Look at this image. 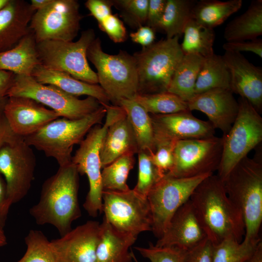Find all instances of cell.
Masks as SVG:
<instances>
[{"label": "cell", "mask_w": 262, "mask_h": 262, "mask_svg": "<svg viewBox=\"0 0 262 262\" xmlns=\"http://www.w3.org/2000/svg\"><path fill=\"white\" fill-rule=\"evenodd\" d=\"M207 238L213 245L228 239L241 242L245 225L240 210L228 197L223 181L212 174L195 188L189 199Z\"/></svg>", "instance_id": "1"}, {"label": "cell", "mask_w": 262, "mask_h": 262, "mask_svg": "<svg viewBox=\"0 0 262 262\" xmlns=\"http://www.w3.org/2000/svg\"><path fill=\"white\" fill-rule=\"evenodd\" d=\"M79 173L72 162L59 166L43 183L38 202L29 210L39 225L54 226L61 236L69 232L81 216L78 200Z\"/></svg>", "instance_id": "2"}, {"label": "cell", "mask_w": 262, "mask_h": 262, "mask_svg": "<svg viewBox=\"0 0 262 262\" xmlns=\"http://www.w3.org/2000/svg\"><path fill=\"white\" fill-rule=\"evenodd\" d=\"M239 161L223 180L226 193L241 212L245 225L244 242L258 244L262 222L261 150Z\"/></svg>", "instance_id": "3"}, {"label": "cell", "mask_w": 262, "mask_h": 262, "mask_svg": "<svg viewBox=\"0 0 262 262\" xmlns=\"http://www.w3.org/2000/svg\"><path fill=\"white\" fill-rule=\"evenodd\" d=\"M106 114V109L102 105L80 119L60 117L24 139L28 145L54 158L59 166H63L71 163L74 146L80 144L94 126L101 124Z\"/></svg>", "instance_id": "4"}, {"label": "cell", "mask_w": 262, "mask_h": 262, "mask_svg": "<svg viewBox=\"0 0 262 262\" xmlns=\"http://www.w3.org/2000/svg\"><path fill=\"white\" fill-rule=\"evenodd\" d=\"M104 107L106 114L104 124L96 125L89 131L71 160L79 174H85L88 178L89 189L83 206L93 217L102 212L101 146L109 126L125 112L120 106L110 104Z\"/></svg>", "instance_id": "5"}, {"label": "cell", "mask_w": 262, "mask_h": 262, "mask_svg": "<svg viewBox=\"0 0 262 262\" xmlns=\"http://www.w3.org/2000/svg\"><path fill=\"white\" fill-rule=\"evenodd\" d=\"M87 58L95 66L98 83L113 105L123 99H132L138 93V77L133 55L120 50L116 54L105 52L101 41L94 39L87 50Z\"/></svg>", "instance_id": "6"}, {"label": "cell", "mask_w": 262, "mask_h": 262, "mask_svg": "<svg viewBox=\"0 0 262 262\" xmlns=\"http://www.w3.org/2000/svg\"><path fill=\"white\" fill-rule=\"evenodd\" d=\"M179 41L178 36L162 39L133 53L138 94L167 91L176 68L184 55Z\"/></svg>", "instance_id": "7"}, {"label": "cell", "mask_w": 262, "mask_h": 262, "mask_svg": "<svg viewBox=\"0 0 262 262\" xmlns=\"http://www.w3.org/2000/svg\"><path fill=\"white\" fill-rule=\"evenodd\" d=\"M96 38L92 29L82 32L76 42L47 40L37 43L40 65L66 73L74 78L91 84H98L96 72L87 61V50Z\"/></svg>", "instance_id": "8"}, {"label": "cell", "mask_w": 262, "mask_h": 262, "mask_svg": "<svg viewBox=\"0 0 262 262\" xmlns=\"http://www.w3.org/2000/svg\"><path fill=\"white\" fill-rule=\"evenodd\" d=\"M236 118L223 143L217 175L223 180L235 165L262 141V117L245 98L238 99Z\"/></svg>", "instance_id": "9"}, {"label": "cell", "mask_w": 262, "mask_h": 262, "mask_svg": "<svg viewBox=\"0 0 262 262\" xmlns=\"http://www.w3.org/2000/svg\"><path fill=\"white\" fill-rule=\"evenodd\" d=\"M7 97L31 98L50 108L60 117L70 119L82 118L102 105L93 97L79 99L55 86L40 83L31 76L16 75Z\"/></svg>", "instance_id": "10"}, {"label": "cell", "mask_w": 262, "mask_h": 262, "mask_svg": "<svg viewBox=\"0 0 262 262\" xmlns=\"http://www.w3.org/2000/svg\"><path fill=\"white\" fill-rule=\"evenodd\" d=\"M211 175L178 178L165 174L153 187L147 199L152 216L151 231L156 237L162 236L175 213L190 199L196 186Z\"/></svg>", "instance_id": "11"}, {"label": "cell", "mask_w": 262, "mask_h": 262, "mask_svg": "<svg viewBox=\"0 0 262 262\" xmlns=\"http://www.w3.org/2000/svg\"><path fill=\"white\" fill-rule=\"evenodd\" d=\"M103 218L119 231L138 236L151 231L152 216L147 197L133 189L103 190Z\"/></svg>", "instance_id": "12"}, {"label": "cell", "mask_w": 262, "mask_h": 262, "mask_svg": "<svg viewBox=\"0 0 262 262\" xmlns=\"http://www.w3.org/2000/svg\"><path fill=\"white\" fill-rule=\"evenodd\" d=\"M223 143V137L215 136L177 141L173 167L165 174L186 178L213 174L220 163Z\"/></svg>", "instance_id": "13"}, {"label": "cell", "mask_w": 262, "mask_h": 262, "mask_svg": "<svg viewBox=\"0 0 262 262\" xmlns=\"http://www.w3.org/2000/svg\"><path fill=\"white\" fill-rule=\"evenodd\" d=\"M36 158L24 137L15 135L0 148V173L6 184L12 204L28 193L34 179Z\"/></svg>", "instance_id": "14"}, {"label": "cell", "mask_w": 262, "mask_h": 262, "mask_svg": "<svg viewBox=\"0 0 262 262\" xmlns=\"http://www.w3.org/2000/svg\"><path fill=\"white\" fill-rule=\"evenodd\" d=\"M76 0H53L36 11L30 23L36 43L47 40L72 41L78 35L82 16Z\"/></svg>", "instance_id": "15"}, {"label": "cell", "mask_w": 262, "mask_h": 262, "mask_svg": "<svg viewBox=\"0 0 262 262\" xmlns=\"http://www.w3.org/2000/svg\"><path fill=\"white\" fill-rule=\"evenodd\" d=\"M150 115L155 147L163 143L214 136L215 129L210 122L196 117L190 111Z\"/></svg>", "instance_id": "16"}, {"label": "cell", "mask_w": 262, "mask_h": 262, "mask_svg": "<svg viewBox=\"0 0 262 262\" xmlns=\"http://www.w3.org/2000/svg\"><path fill=\"white\" fill-rule=\"evenodd\" d=\"M100 223L89 220L50 241L58 262H96Z\"/></svg>", "instance_id": "17"}, {"label": "cell", "mask_w": 262, "mask_h": 262, "mask_svg": "<svg viewBox=\"0 0 262 262\" xmlns=\"http://www.w3.org/2000/svg\"><path fill=\"white\" fill-rule=\"evenodd\" d=\"M3 113L16 135L29 136L60 116L35 100L24 97H8Z\"/></svg>", "instance_id": "18"}, {"label": "cell", "mask_w": 262, "mask_h": 262, "mask_svg": "<svg viewBox=\"0 0 262 262\" xmlns=\"http://www.w3.org/2000/svg\"><path fill=\"white\" fill-rule=\"evenodd\" d=\"M223 59L230 75V89L246 99L260 113L262 111V69L240 52L225 51Z\"/></svg>", "instance_id": "19"}, {"label": "cell", "mask_w": 262, "mask_h": 262, "mask_svg": "<svg viewBox=\"0 0 262 262\" xmlns=\"http://www.w3.org/2000/svg\"><path fill=\"white\" fill-rule=\"evenodd\" d=\"M187 102L190 111L204 113L214 129L228 133L238 114V101L229 89L217 88L195 95Z\"/></svg>", "instance_id": "20"}, {"label": "cell", "mask_w": 262, "mask_h": 262, "mask_svg": "<svg viewBox=\"0 0 262 262\" xmlns=\"http://www.w3.org/2000/svg\"><path fill=\"white\" fill-rule=\"evenodd\" d=\"M206 238L189 199L175 213L155 245L188 250Z\"/></svg>", "instance_id": "21"}, {"label": "cell", "mask_w": 262, "mask_h": 262, "mask_svg": "<svg viewBox=\"0 0 262 262\" xmlns=\"http://www.w3.org/2000/svg\"><path fill=\"white\" fill-rule=\"evenodd\" d=\"M35 12L23 0H8L0 9V52L14 48L28 34Z\"/></svg>", "instance_id": "22"}, {"label": "cell", "mask_w": 262, "mask_h": 262, "mask_svg": "<svg viewBox=\"0 0 262 262\" xmlns=\"http://www.w3.org/2000/svg\"><path fill=\"white\" fill-rule=\"evenodd\" d=\"M138 152L136 138L125 112L106 132L100 151L102 169L124 154Z\"/></svg>", "instance_id": "23"}, {"label": "cell", "mask_w": 262, "mask_h": 262, "mask_svg": "<svg viewBox=\"0 0 262 262\" xmlns=\"http://www.w3.org/2000/svg\"><path fill=\"white\" fill-rule=\"evenodd\" d=\"M31 76L40 83L55 86L73 96L85 95L96 98L103 106L110 105L109 98L98 84L81 81L66 73L51 69L41 65L36 66Z\"/></svg>", "instance_id": "24"}, {"label": "cell", "mask_w": 262, "mask_h": 262, "mask_svg": "<svg viewBox=\"0 0 262 262\" xmlns=\"http://www.w3.org/2000/svg\"><path fill=\"white\" fill-rule=\"evenodd\" d=\"M138 236L118 230L103 218L96 262H132L130 248Z\"/></svg>", "instance_id": "25"}, {"label": "cell", "mask_w": 262, "mask_h": 262, "mask_svg": "<svg viewBox=\"0 0 262 262\" xmlns=\"http://www.w3.org/2000/svg\"><path fill=\"white\" fill-rule=\"evenodd\" d=\"M36 45L31 31L14 48L0 52V70L16 75L31 76L34 68L40 65Z\"/></svg>", "instance_id": "26"}, {"label": "cell", "mask_w": 262, "mask_h": 262, "mask_svg": "<svg viewBox=\"0 0 262 262\" xmlns=\"http://www.w3.org/2000/svg\"><path fill=\"white\" fill-rule=\"evenodd\" d=\"M262 34V0H253L247 10L229 22L224 37L227 42L251 40Z\"/></svg>", "instance_id": "27"}, {"label": "cell", "mask_w": 262, "mask_h": 262, "mask_svg": "<svg viewBox=\"0 0 262 262\" xmlns=\"http://www.w3.org/2000/svg\"><path fill=\"white\" fill-rule=\"evenodd\" d=\"M204 58L195 54H184L172 78L168 92L185 101L195 96L197 78Z\"/></svg>", "instance_id": "28"}, {"label": "cell", "mask_w": 262, "mask_h": 262, "mask_svg": "<svg viewBox=\"0 0 262 262\" xmlns=\"http://www.w3.org/2000/svg\"><path fill=\"white\" fill-rule=\"evenodd\" d=\"M118 106L124 109L130 122L138 151H144L149 155L154 153L156 147L150 114L133 99H123Z\"/></svg>", "instance_id": "29"}, {"label": "cell", "mask_w": 262, "mask_h": 262, "mask_svg": "<svg viewBox=\"0 0 262 262\" xmlns=\"http://www.w3.org/2000/svg\"><path fill=\"white\" fill-rule=\"evenodd\" d=\"M242 3V0L196 1L192 10V18L204 26L213 29L237 12L241 8Z\"/></svg>", "instance_id": "30"}, {"label": "cell", "mask_w": 262, "mask_h": 262, "mask_svg": "<svg viewBox=\"0 0 262 262\" xmlns=\"http://www.w3.org/2000/svg\"><path fill=\"white\" fill-rule=\"evenodd\" d=\"M230 89V75L222 56L213 54L204 59L195 87V95L207 91Z\"/></svg>", "instance_id": "31"}, {"label": "cell", "mask_w": 262, "mask_h": 262, "mask_svg": "<svg viewBox=\"0 0 262 262\" xmlns=\"http://www.w3.org/2000/svg\"><path fill=\"white\" fill-rule=\"evenodd\" d=\"M196 2L192 0H167L164 13L156 31L163 32L167 39L180 37L192 17Z\"/></svg>", "instance_id": "32"}, {"label": "cell", "mask_w": 262, "mask_h": 262, "mask_svg": "<svg viewBox=\"0 0 262 262\" xmlns=\"http://www.w3.org/2000/svg\"><path fill=\"white\" fill-rule=\"evenodd\" d=\"M183 39L180 44L184 54H195L205 58L214 54L215 33L213 29L204 26L192 17L186 24Z\"/></svg>", "instance_id": "33"}, {"label": "cell", "mask_w": 262, "mask_h": 262, "mask_svg": "<svg viewBox=\"0 0 262 262\" xmlns=\"http://www.w3.org/2000/svg\"><path fill=\"white\" fill-rule=\"evenodd\" d=\"M132 99L150 115H166L189 111L186 101L168 91L137 94Z\"/></svg>", "instance_id": "34"}, {"label": "cell", "mask_w": 262, "mask_h": 262, "mask_svg": "<svg viewBox=\"0 0 262 262\" xmlns=\"http://www.w3.org/2000/svg\"><path fill=\"white\" fill-rule=\"evenodd\" d=\"M134 154H124L102 169L103 190L126 191L130 189L127 181L135 164Z\"/></svg>", "instance_id": "35"}, {"label": "cell", "mask_w": 262, "mask_h": 262, "mask_svg": "<svg viewBox=\"0 0 262 262\" xmlns=\"http://www.w3.org/2000/svg\"><path fill=\"white\" fill-rule=\"evenodd\" d=\"M25 242L26 251L17 262H58L50 241L41 231L30 230Z\"/></svg>", "instance_id": "36"}, {"label": "cell", "mask_w": 262, "mask_h": 262, "mask_svg": "<svg viewBox=\"0 0 262 262\" xmlns=\"http://www.w3.org/2000/svg\"><path fill=\"white\" fill-rule=\"evenodd\" d=\"M258 244L226 239L213 245V262H243L253 253Z\"/></svg>", "instance_id": "37"}, {"label": "cell", "mask_w": 262, "mask_h": 262, "mask_svg": "<svg viewBox=\"0 0 262 262\" xmlns=\"http://www.w3.org/2000/svg\"><path fill=\"white\" fill-rule=\"evenodd\" d=\"M137 154L138 179L133 189L140 195L147 197L151 189L163 177L152 163L148 153L139 151Z\"/></svg>", "instance_id": "38"}, {"label": "cell", "mask_w": 262, "mask_h": 262, "mask_svg": "<svg viewBox=\"0 0 262 262\" xmlns=\"http://www.w3.org/2000/svg\"><path fill=\"white\" fill-rule=\"evenodd\" d=\"M113 6L131 27L137 29L146 25L148 0H112Z\"/></svg>", "instance_id": "39"}, {"label": "cell", "mask_w": 262, "mask_h": 262, "mask_svg": "<svg viewBox=\"0 0 262 262\" xmlns=\"http://www.w3.org/2000/svg\"><path fill=\"white\" fill-rule=\"evenodd\" d=\"M134 248L150 262H186L187 250L177 247H160L149 243L147 247Z\"/></svg>", "instance_id": "40"}, {"label": "cell", "mask_w": 262, "mask_h": 262, "mask_svg": "<svg viewBox=\"0 0 262 262\" xmlns=\"http://www.w3.org/2000/svg\"><path fill=\"white\" fill-rule=\"evenodd\" d=\"M176 142L160 144L156 147L154 153L150 155L152 163L163 177L169 172L173 167Z\"/></svg>", "instance_id": "41"}, {"label": "cell", "mask_w": 262, "mask_h": 262, "mask_svg": "<svg viewBox=\"0 0 262 262\" xmlns=\"http://www.w3.org/2000/svg\"><path fill=\"white\" fill-rule=\"evenodd\" d=\"M100 30L104 32L115 43H122L127 39V32L122 21L116 14H111L98 23Z\"/></svg>", "instance_id": "42"}, {"label": "cell", "mask_w": 262, "mask_h": 262, "mask_svg": "<svg viewBox=\"0 0 262 262\" xmlns=\"http://www.w3.org/2000/svg\"><path fill=\"white\" fill-rule=\"evenodd\" d=\"M213 244L207 238L187 250L186 262H213Z\"/></svg>", "instance_id": "43"}, {"label": "cell", "mask_w": 262, "mask_h": 262, "mask_svg": "<svg viewBox=\"0 0 262 262\" xmlns=\"http://www.w3.org/2000/svg\"><path fill=\"white\" fill-rule=\"evenodd\" d=\"M223 48L225 51H250L262 58V40L260 38L249 41L227 42L223 44Z\"/></svg>", "instance_id": "44"}, {"label": "cell", "mask_w": 262, "mask_h": 262, "mask_svg": "<svg viewBox=\"0 0 262 262\" xmlns=\"http://www.w3.org/2000/svg\"><path fill=\"white\" fill-rule=\"evenodd\" d=\"M85 6L98 23L112 14L113 4L112 0H87Z\"/></svg>", "instance_id": "45"}, {"label": "cell", "mask_w": 262, "mask_h": 262, "mask_svg": "<svg viewBox=\"0 0 262 262\" xmlns=\"http://www.w3.org/2000/svg\"><path fill=\"white\" fill-rule=\"evenodd\" d=\"M167 0H148L146 25L156 31L164 12Z\"/></svg>", "instance_id": "46"}, {"label": "cell", "mask_w": 262, "mask_h": 262, "mask_svg": "<svg viewBox=\"0 0 262 262\" xmlns=\"http://www.w3.org/2000/svg\"><path fill=\"white\" fill-rule=\"evenodd\" d=\"M131 41L147 47L153 44L155 39V31L148 26L144 25L138 28L135 32L130 34Z\"/></svg>", "instance_id": "47"}, {"label": "cell", "mask_w": 262, "mask_h": 262, "mask_svg": "<svg viewBox=\"0 0 262 262\" xmlns=\"http://www.w3.org/2000/svg\"><path fill=\"white\" fill-rule=\"evenodd\" d=\"M12 203L9 199L6 184L0 173V227L3 228Z\"/></svg>", "instance_id": "48"}, {"label": "cell", "mask_w": 262, "mask_h": 262, "mask_svg": "<svg viewBox=\"0 0 262 262\" xmlns=\"http://www.w3.org/2000/svg\"><path fill=\"white\" fill-rule=\"evenodd\" d=\"M15 76L13 72L0 70V110H3L8 98V92L13 84Z\"/></svg>", "instance_id": "49"}, {"label": "cell", "mask_w": 262, "mask_h": 262, "mask_svg": "<svg viewBox=\"0 0 262 262\" xmlns=\"http://www.w3.org/2000/svg\"><path fill=\"white\" fill-rule=\"evenodd\" d=\"M15 135L3 115V110H0V148Z\"/></svg>", "instance_id": "50"}, {"label": "cell", "mask_w": 262, "mask_h": 262, "mask_svg": "<svg viewBox=\"0 0 262 262\" xmlns=\"http://www.w3.org/2000/svg\"><path fill=\"white\" fill-rule=\"evenodd\" d=\"M243 262H262V243L261 241L259 242L251 256Z\"/></svg>", "instance_id": "51"}, {"label": "cell", "mask_w": 262, "mask_h": 262, "mask_svg": "<svg viewBox=\"0 0 262 262\" xmlns=\"http://www.w3.org/2000/svg\"><path fill=\"white\" fill-rule=\"evenodd\" d=\"M53 0H32L30 5L33 11L36 12L48 6Z\"/></svg>", "instance_id": "52"}, {"label": "cell", "mask_w": 262, "mask_h": 262, "mask_svg": "<svg viewBox=\"0 0 262 262\" xmlns=\"http://www.w3.org/2000/svg\"><path fill=\"white\" fill-rule=\"evenodd\" d=\"M7 244V239L3 229L0 227V247Z\"/></svg>", "instance_id": "53"}, {"label": "cell", "mask_w": 262, "mask_h": 262, "mask_svg": "<svg viewBox=\"0 0 262 262\" xmlns=\"http://www.w3.org/2000/svg\"><path fill=\"white\" fill-rule=\"evenodd\" d=\"M8 1V0H0V9L7 3Z\"/></svg>", "instance_id": "54"}, {"label": "cell", "mask_w": 262, "mask_h": 262, "mask_svg": "<svg viewBox=\"0 0 262 262\" xmlns=\"http://www.w3.org/2000/svg\"><path fill=\"white\" fill-rule=\"evenodd\" d=\"M131 254H132V259H133V261H134V262H139L137 259V258H136L134 253L133 252L132 250L131 251Z\"/></svg>", "instance_id": "55"}]
</instances>
